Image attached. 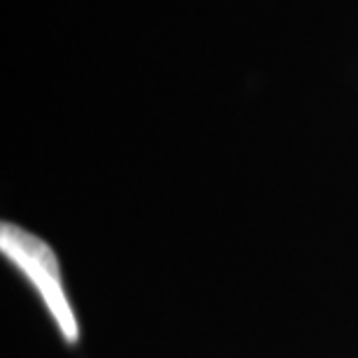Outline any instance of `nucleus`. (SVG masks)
Returning a JSON list of instances; mask_svg holds the SVG:
<instances>
[{
    "label": "nucleus",
    "instance_id": "f257e3e1",
    "mask_svg": "<svg viewBox=\"0 0 358 358\" xmlns=\"http://www.w3.org/2000/svg\"><path fill=\"white\" fill-rule=\"evenodd\" d=\"M0 252L33 282L56 324H59L63 338L68 342H77L80 326H77L75 312L68 303L66 291H63L59 259L52 252V247L24 228L3 224L0 226Z\"/></svg>",
    "mask_w": 358,
    "mask_h": 358
}]
</instances>
